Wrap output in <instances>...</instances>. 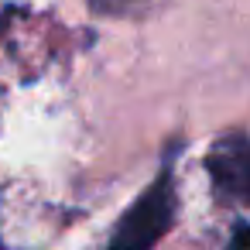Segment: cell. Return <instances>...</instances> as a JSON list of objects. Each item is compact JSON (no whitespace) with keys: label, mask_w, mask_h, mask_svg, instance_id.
Masks as SVG:
<instances>
[{"label":"cell","mask_w":250,"mask_h":250,"mask_svg":"<svg viewBox=\"0 0 250 250\" xmlns=\"http://www.w3.org/2000/svg\"><path fill=\"white\" fill-rule=\"evenodd\" d=\"M171 223H175V171H171V158H168L161 165L158 178L117 219L110 250H147L171 229Z\"/></svg>","instance_id":"obj_1"},{"label":"cell","mask_w":250,"mask_h":250,"mask_svg":"<svg viewBox=\"0 0 250 250\" xmlns=\"http://www.w3.org/2000/svg\"><path fill=\"white\" fill-rule=\"evenodd\" d=\"M212 188L223 202L250 206V137L247 134H223L209 158H206Z\"/></svg>","instance_id":"obj_2"},{"label":"cell","mask_w":250,"mask_h":250,"mask_svg":"<svg viewBox=\"0 0 250 250\" xmlns=\"http://www.w3.org/2000/svg\"><path fill=\"white\" fill-rule=\"evenodd\" d=\"M96 11H106V14H120V11H130L134 4H144V0H89Z\"/></svg>","instance_id":"obj_3"},{"label":"cell","mask_w":250,"mask_h":250,"mask_svg":"<svg viewBox=\"0 0 250 250\" xmlns=\"http://www.w3.org/2000/svg\"><path fill=\"white\" fill-rule=\"evenodd\" d=\"M229 243H233L236 250H250V223H243V226L229 236Z\"/></svg>","instance_id":"obj_4"}]
</instances>
